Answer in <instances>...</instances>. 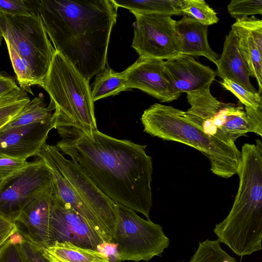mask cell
<instances>
[{
	"label": "cell",
	"instance_id": "obj_28",
	"mask_svg": "<svg viewBox=\"0 0 262 262\" xmlns=\"http://www.w3.org/2000/svg\"><path fill=\"white\" fill-rule=\"evenodd\" d=\"M229 13L236 20L250 15L262 14L261 0H232L227 6Z\"/></svg>",
	"mask_w": 262,
	"mask_h": 262
},
{
	"label": "cell",
	"instance_id": "obj_10",
	"mask_svg": "<svg viewBox=\"0 0 262 262\" xmlns=\"http://www.w3.org/2000/svg\"><path fill=\"white\" fill-rule=\"evenodd\" d=\"M132 47L139 56L163 60L182 54L176 21L171 16L157 14H134Z\"/></svg>",
	"mask_w": 262,
	"mask_h": 262
},
{
	"label": "cell",
	"instance_id": "obj_25",
	"mask_svg": "<svg viewBox=\"0 0 262 262\" xmlns=\"http://www.w3.org/2000/svg\"><path fill=\"white\" fill-rule=\"evenodd\" d=\"M221 244L217 239L200 242L193 255L185 262H237L223 249Z\"/></svg>",
	"mask_w": 262,
	"mask_h": 262
},
{
	"label": "cell",
	"instance_id": "obj_18",
	"mask_svg": "<svg viewBox=\"0 0 262 262\" xmlns=\"http://www.w3.org/2000/svg\"><path fill=\"white\" fill-rule=\"evenodd\" d=\"M176 28L181 43L182 54L192 57L204 56L216 64L219 55L209 46L208 26L183 16L176 21Z\"/></svg>",
	"mask_w": 262,
	"mask_h": 262
},
{
	"label": "cell",
	"instance_id": "obj_14",
	"mask_svg": "<svg viewBox=\"0 0 262 262\" xmlns=\"http://www.w3.org/2000/svg\"><path fill=\"white\" fill-rule=\"evenodd\" d=\"M164 60L139 56L137 60L124 71L129 89H138L162 102L178 99L177 92L165 76Z\"/></svg>",
	"mask_w": 262,
	"mask_h": 262
},
{
	"label": "cell",
	"instance_id": "obj_5",
	"mask_svg": "<svg viewBox=\"0 0 262 262\" xmlns=\"http://www.w3.org/2000/svg\"><path fill=\"white\" fill-rule=\"evenodd\" d=\"M42 87L55 105L56 129H74L87 135L98 129L89 80L58 52Z\"/></svg>",
	"mask_w": 262,
	"mask_h": 262
},
{
	"label": "cell",
	"instance_id": "obj_30",
	"mask_svg": "<svg viewBox=\"0 0 262 262\" xmlns=\"http://www.w3.org/2000/svg\"><path fill=\"white\" fill-rule=\"evenodd\" d=\"M30 162L26 160L0 155V177L3 180L12 177L26 168Z\"/></svg>",
	"mask_w": 262,
	"mask_h": 262
},
{
	"label": "cell",
	"instance_id": "obj_31",
	"mask_svg": "<svg viewBox=\"0 0 262 262\" xmlns=\"http://www.w3.org/2000/svg\"><path fill=\"white\" fill-rule=\"evenodd\" d=\"M16 244L24 262H49L36 246L24 239L19 234Z\"/></svg>",
	"mask_w": 262,
	"mask_h": 262
},
{
	"label": "cell",
	"instance_id": "obj_24",
	"mask_svg": "<svg viewBox=\"0 0 262 262\" xmlns=\"http://www.w3.org/2000/svg\"><path fill=\"white\" fill-rule=\"evenodd\" d=\"M27 92L19 87L0 98V128L30 102Z\"/></svg>",
	"mask_w": 262,
	"mask_h": 262
},
{
	"label": "cell",
	"instance_id": "obj_38",
	"mask_svg": "<svg viewBox=\"0 0 262 262\" xmlns=\"http://www.w3.org/2000/svg\"><path fill=\"white\" fill-rule=\"evenodd\" d=\"M3 181L4 180H3L1 177H0V187L1 186V185L2 184L3 182Z\"/></svg>",
	"mask_w": 262,
	"mask_h": 262
},
{
	"label": "cell",
	"instance_id": "obj_13",
	"mask_svg": "<svg viewBox=\"0 0 262 262\" xmlns=\"http://www.w3.org/2000/svg\"><path fill=\"white\" fill-rule=\"evenodd\" d=\"M56 189L52 182L36 194L14 222L22 238L38 248L51 243V206Z\"/></svg>",
	"mask_w": 262,
	"mask_h": 262
},
{
	"label": "cell",
	"instance_id": "obj_12",
	"mask_svg": "<svg viewBox=\"0 0 262 262\" xmlns=\"http://www.w3.org/2000/svg\"><path fill=\"white\" fill-rule=\"evenodd\" d=\"M50 227V244L69 242L97 250L98 246L103 242L84 220L60 199L56 190L51 206Z\"/></svg>",
	"mask_w": 262,
	"mask_h": 262
},
{
	"label": "cell",
	"instance_id": "obj_32",
	"mask_svg": "<svg viewBox=\"0 0 262 262\" xmlns=\"http://www.w3.org/2000/svg\"><path fill=\"white\" fill-rule=\"evenodd\" d=\"M252 36L260 52H262V20L254 16L236 20Z\"/></svg>",
	"mask_w": 262,
	"mask_h": 262
},
{
	"label": "cell",
	"instance_id": "obj_34",
	"mask_svg": "<svg viewBox=\"0 0 262 262\" xmlns=\"http://www.w3.org/2000/svg\"><path fill=\"white\" fill-rule=\"evenodd\" d=\"M97 250L104 255L108 262H122L116 244L113 242H102L100 244Z\"/></svg>",
	"mask_w": 262,
	"mask_h": 262
},
{
	"label": "cell",
	"instance_id": "obj_40",
	"mask_svg": "<svg viewBox=\"0 0 262 262\" xmlns=\"http://www.w3.org/2000/svg\"><path fill=\"white\" fill-rule=\"evenodd\" d=\"M7 94V93H6ZM5 94H2V93H0V98L3 96V95H4Z\"/></svg>",
	"mask_w": 262,
	"mask_h": 262
},
{
	"label": "cell",
	"instance_id": "obj_2",
	"mask_svg": "<svg viewBox=\"0 0 262 262\" xmlns=\"http://www.w3.org/2000/svg\"><path fill=\"white\" fill-rule=\"evenodd\" d=\"M36 5L55 51L87 80L106 67L118 16L112 0H36Z\"/></svg>",
	"mask_w": 262,
	"mask_h": 262
},
{
	"label": "cell",
	"instance_id": "obj_7",
	"mask_svg": "<svg viewBox=\"0 0 262 262\" xmlns=\"http://www.w3.org/2000/svg\"><path fill=\"white\" fill-rule=\"evenodd\" d=\"M210 87L187 93L190 107L185 112L189 120L207 135L230 145L248 133L257 135L243 104L218 100Z\"/></svg>",
	"mask_w": 262,
	"mask_h": 262
},
{
	"label": "cell",
	"instance_id": "obj_19",
	"mask_svg": "<svg viewBox=\"0 0 262 262\" xmlns=\"http://www.w3.org/2000/svg\"><path fill=\"white\" fill-rule=\"evenodd\" d=\"M37 248L49 262H108L106 257L98 251L69 242H54Z\"/></svg>",
	"mask_w": 262,
	"mask_h": 262
},
{
	"label": "cell",
	"instance_id": "obj_26",
	"mask_svg": "<svg viewBox=\"0 0 262 262\" xmlns=\"http://www.w3.org/2000/svg\"><path fill=\"white\" fill-rule=\"evenodd\" d=\"M181 11L183 16L208 26L219 20L215 11L203 0H182Z\"/></svg>",
	"mask_w": 262,
	"mask_h": 262
},
{
	"label": "cell",
	"instance_id": "obj_33",
	"mask_svg": "<svg viewBox=\"0 0 262 262\" xmlns=\"http://www.w3.org/2000/svg\"><path fill=\"white\" fill-rule=\"evenodd\" d=\"M18 236L16 231L11 235L8 245L0 255V262H24L16 244Z\"/></svg>",
	"mask_w": 262,
	"mask_h": 262
},
{
	"label": "cell",
	"instance_id": "obj_39",
	"mask_svg": "<svg viewBox=\"0 0 262 262\" xmlns=\"http://www.w3.org/2000/svg\"><path fill=\"white\" fill-rule=\"evenodd\" d=\"M2 36H1V34H0V43L2 41Z\"/></svg>",
	"mask_w": 262,
	"mask_h": 262
},
{
	"label": "cell",
	"instance_id": "obj_27",
	"mask_svg": "<svg viewBox=\"0 0 262 262\" xmlns=\"http://www.w3.org/2000/svg\"><path fill=\"white\" fill-rule=\"evenodd\" d=\"M220 83L225 89L234 95L245 107L255 110L262 108V97L259 92L249 91L239 85L228 79H222Z\"/></svg>",
	"mask_w": 262,
	"mask_h": 262
},
{
	"label": "cell",
	"instance_id": "obj_11",
	"mask_svg": "<svg viewBox=\"0 0 262 262\" xmlns=\"http://www.w3.org/2000/svg\"><path fill=\"white\" fill-rule=\"evenodd\" d=\"M52 182L51 174L38 158L24 170L4 180L0 187V215L14 223L39 192Z\"/></svg>",
	"mask_w": 262,
	"mask_h": 262
},
{
	"label": "cell",
	"instance_id": "obj_15",
	"mask_svg": "<svg viewBox=\"0 0 262 262\" xmlns=\"http://www.w3.org/2000/svg\"><path fill=\"white\" fill-rule=\"evenodd\" d=\"M165 76L178 93H189L210 86L217 75L209 67L197 61L192 56L180 54L164 60Z\"/></svg>",
	"mask_w": 262,
	"mask_h": 262
},
{
	"label": "cell",
	"instance_id": "obj_36",
	"mask_svg": "<svg viewBox=\"0 0 262 262\" xmlns=\"http://www.w3.org/2000/svg\"><path fill=\"white\" fill-rule=\"evenodd\" d=\"M14 230H16L14 223L0 215V234Z\"/></svg>",
	"mask_w": 262,
	"mask_h": 262
},
{
	"label": "cell",
	"instance_id": "obj_8",
	"mask_svg": "<svg viewBox=\"0 0 262 262\" xmlns=\"http://www.w3.org/2000/svg\"><path fill=\"white\" fill-rule=\"evenodd\" d=\"M116 208L112 242L117 245L121 260L147 262L161 256L169 245L161 225L120 205L116 204Z\"/></svg>",
	"mask_w": 262,
	"mask_h": 262
},
{
	"label": "cell",
	"instance_id": "obj_21",
	"mask_svg": "<svg viewBox=\"0 0 262 262\" xmlns=\"http://www.w3.org/2000/svg\"><path fill=\"white\" fill-rule=\"evenodd\" d=\"M236 35L239 52L246 64L249 75L257 81L258 92H262V52L251 35L236 21L231 26Z\"/></svg>",
	"mask_w": 262,
	"mask_h": 262
},
{
	"label": "cell",
	"instance_id": "obj_4",
	"mask_svg": "<svg viewBox=\"0 0 262 262\" xmlns=\"http://www.w3.org/2000/svg\"><path fill=\"white\" fill-rule=\"evenodd\" d=\"M141 120L144 132L150 136L180 142L201 152L210 161L213 174L228 179L237 173L242 154L236 145L207 135L189 120L185 111L156 103L144 111Z\"/></svg>",
	"mask_w": 262,
	"mask_h": 262
},
{
	"label": "cell",
	"instance_id": "obj_9",
	"mask_svg": "<svg viewBox=\"0 0 262 262\" xmlns=\"http://www.w3.org/2000/svg\"><path fill=\"white\" fill-rule=\"evenodd\" d=\"M36 156L60 172L74 191L113 235L117 221L116 204L100 191L77 164L64 157L56 145L45 143Z\"/></svg>",
	"mask_w": 262,
	"mask_h": 262
},
{
	"label": "cell",
	"instance_id": "obj_35",
	"mask_svg": "<svg viewBox=\"0 0 262 262\" xmlns=\"http://www.w3.org/2000/svg\"><path fill=\"white\" fill-rule=\"evenodd\" d=\"M18 88L13 77L6 72H0V93L6 94Z\"/></svg>",
	"mask_w": 262,
	"mask_h": 262
},
{
	"label": "cell",
	"instance_id": "obj_1",
	"mask_svg": "<svg viewBox=\"0 0 262 262\" xmlns=\"http://www.w3.org/2000/svg\"><path fill=\"white\" fill-rule=\"evenodd\" d=\"M60 151L69 157L96 186L116 204L150 220L153 167L146 145L108 136L98 129L90 135L58 129Z\"/></svg>",
	"mask_w": 262,
	"mask_h": 262
},
{
	"label": "cell",
	"instance_id": "obj_23",
	"mask_svg": "<svg viewBox=\"0 0 262 262\" xmlns=\"http://www.w3.org/2000/svg\"><path fill=\"white\" fill-rule=\"evenodd\" d=\"M92 86L91 94L94 102L129 90L125 71L116 72L108 66L96 75Z\"/></svg>",
	"mask_w": 262,
	"mask_h": 262
},
{
	"label": "cell",
	"instance_id": "obj_20",
	"mask_svg": "<svg viewBox=\"0 0 262 262\" xmlns=\"http://www.w3.org/2000/svg\"><path fill=\"white\" fill-rule=\"evenodd\" d=\"M55 105L50 101L48 106L44 102L42 94L30 100L8 123L0 128L4 131L12 128L25 126L38 123H48L54 121Z\"/></svg>",
	"mask_w": 262,
	"mask_h": 262
},
{
	"label": "cell",
	"instance_id": "obj_37",
	"mask_svg": "<svg viewBox=\"0 0 262 262\" xmlns=\"http://www.w3.org/2000/svg\"><path fill=\"white\" fill-rule=\"evenodd\" d=\"M16 231H11L0 234V255L8 245L11 235Z\"/></svg>",
	"mask_w": 262,
	"mask_h": 262
},
{
	"label": "cell",
	"instance_id": "obj_17",
	"mask_svg": "<svg viewBox=\"0 0 262 262\" xmlns=\"http://www.w3.org/2000/svg\"><path fill=\"white\" fill-rule=\"evenodd\" d=\"M215 65L216 74L222 79L232 81L249 91L258 92L251 83L248 70L238 50L236 35L232 28L226 36L222 53Z\"/></svg>",
	"mask_w": 262,
	"mask_h": 262
},
{
	"label": "cell",
	"instance_id": "obj_22",
	"mask_svg": "<svg viewBox=\"0 0 262 262\" xmlns=\"http://www.w3.org/2000/svg\"><path fill=\"white\" fill-rule=\"evenodd\" d=\"M118 7L129 10L134 14H157L182 15V0H112Z\"/></svg>",
	"mask_w": 262,
	"mask_h": 262
},
{
	"label": "cell",
	"instance_id": "obj_29",
	"mask_svg": "<svg viewBox=\"0 0 262 262\" xmlns=\"http://www.w3.org/2000/svg\"><path fill=\"white\" fill-rule=\"evenodd\" d=\"M37 11L36 0H0V13L14 16H28Z\"/></svg>",
	"mask_w": 262,
	"mask_h": 262
},
{
	"label": "cell",
	"instance_id": "obj_3",
	"mask_svg": "<svg viewBox=\"0 0 262 262\" xmlns=\"http://www.w3.org/2000/svg\"><path fill=\"white\" fill-rule=\"evenodd\" d=\"M237 172L239 186L231 209L213 232L217 240L244 256L261 249L262 142L245 143Z\"/></svg>",
	"mask_w": 262,
	"mask_h": 262
},
{
	"label": "cell",
	"instance_id": "obj_6",
	"mask_svg": "<svg viewBox=\"0 0 262 262\" xmlns=\"http://www.w3.org/2000/svg\"><path fill=\"white\" fill-rule=\"evenodd\" d=\"M0 34L9 55L21 59L41 86L55 52L38 11L28 16L0 13Z\"/></svg>",
	"mask_w": 262,
	"mask_h": 262
},
{
	"label": "cell",
	"instance_id": "obj_16",
	"mask_svg": "<svg viewBox=\"0 0 262 262\" xmlns=\"http://www.w3.org/2000/svg\"><path fill=\"white\" fill-rule=\"evenodd\" d=\"M53 128L54 121L0 131V155L24 160L36 156Z\"/></svg>",
	"mask_w": 262,
	"mask_h": 262
}]
</instances>
